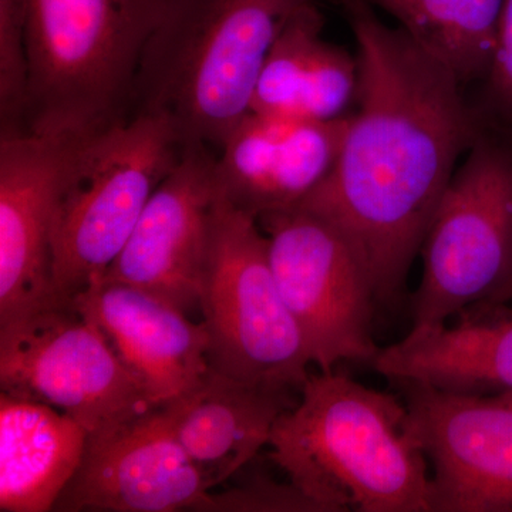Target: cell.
I'll use <instances>...</instances> for the list:
<instances>
[{
	"label": "cell",
	"instance_id": "cell-23",
	"mask_svg": "<svg viewBox=\"0 0 512 512\" xmlns=\"http://www.w3.org/2000/svg\"><path fill=\"white\" fill-rule=\"evenodd\" d=\"M488 301L494 302H511L512 301V276L508 279L507 284L500 289L493 298L488 299Z\"/></svg>",
	"mask_w": 512,
	"mask_h": 512
},
{
	"label": "cell",
	"instance_id": "cell-21",
	"mask_svg": "<svg viewBox=\"0 0 512 512\" xmlns=\"http://www.w3.org/2000/svg\"><path fill=\"white\" fill-rule=\"evenodd\" d=\"M29 0H0V127L2 134L25 131L28 107Z\"/></svg>",
	"mask_w": 512,
	"mask_h": 512
},
{
	"label": "cell",
	"instance_id": "cell-18",
	"mask_svg": "<svg viewBox=\"0 0 512 512\" xmlns=\"http://www.w3.org/2000/svg\"><path fill=\"white\" fill-rule=\"evenodd\" d=\"M322 30L313 0L295 10L266 57L251 111L319 123L349 116L359 64L356 56L323 39Z\"/></svg>",
	"mask_w": 512,
	"mask_h": 512
},
{
	"label": "cell",
	"instance_id": "cell-9",
	"mask_svg": "<svg viewBox=\"0 0 512 512\" xmlns=\"http://www.w3.org/2000/svg\"><path fill=\"white\" fill-rule=\"evenodd\" d=\"M282 298L301 329L313 366L372 365L375 286L362 256L338 227L305 208L258 220Z\"/></svg>",
	"mask_w": 512,
	"mask_h": 512
},
{
	"label": "cell",
	"instance_id": "cell-4",
	"mask_svg": "<svg viewBox=\"0 0 512 512\" xmlns=\"http://www.w3.org/2000/svg\"><path fill=\"white\" fill-rule=\"evenodd\" d=\"M173 0H29L25 131L82 136L130 113L138 67Z\"/></svg>",
	"mask_w": 512,
	"mask_h": 512
},
{
	"label": "cell",
	"instance_id": "cell-14",
	"mask_svg": "<svg viewBox=\"0 0 512 512\" xmlns=\"http://www.w3.org/2000/svg\"><path fill=\"white\" fill-rule=\"evenodd\" d=\"M348 117L319 123L249 111L217 156L222 194L256 220L301 207L338 160Z\"/></svg>",
	"mask_w": 512,
	"mask_h": 512
},
{
	"label": "cell",
	"instance_id": "cell-1",
	"mask_svg": "<svg viewBox=\"0 0 512 512\" xmlns=\"http://www.w3.org/2000/svg\"><path fill=\"white\" fill-rule=\"evenodd\" d=\"M343 3L359 64L357 110L332 171L301 208L345 234L369 269L377 303L393 306L458 161L483 130L450 70L384 25L372 6Z\"/></svg>",
	"mask_w": 512,
	"mask_h": 512
},
{
	"label": "cell",
	"instance_id": "cell-3",
	"mask_svg": "<svg viewBox=\"0 0 512 512\" xmlns=\"http://www.w3.org/2000/svg\"><path fill=\"white\" fill-rule=\"evenodd\" d=\"M306 2L173 0L144 50L128 114H157L184 146L220 150L251 111L276 39Z\"/></svg>",
	"mask_w": 512,
	"mask_h": 512
},
{
	"label": "cell",
	"instance_id": "cell-20",
	"mask_svg": "<svg viewBox=\"0 0 512 512\" xmlns=\"http://www.w3.org/2000/svg\"><path fill=\"white\" fill-rule=\"evenodd\" d=\"M399 28L461 84L485 79L505 0H362Z\"/></svg>",
	"mask_w": 512,
	"mask_h": 512
},
{
	"label": "cell",
	"instance_id": "cell-11",
	"mask_svg": "<svg viewBox=\"0 0 512 512\" xmlns=\"http://www.w3.org/2000/svg\"><path fill=\"white\" fill-rule=\"evenodd\" d=\"M53 511H227L175 436L164 404L89 437L82 466Z\"/></svg>",
	"mask_w": 512,
	"mask_h": 512
},
{
	"label": "cell",
	"instance_id": "cell-5",
	"mask_svg": "<svg viewBox=\"0 0 512 512\" xmlns=\"http://www.w3.org/2000/svg\"><path fill=\"white\" fill-rule=\"evenodd\" d=\"M184 147L170 121L150 113L128 114L73 137L60 173L50 237L60 302L72 303L103 281Z\"/></svg>",
	"mask_w": 512,
	"mask_h": 512
},
{
	"label": "cell",
	"instance_id": "cell-10",
	"mask_svg": "<svg viewBox=\"0 0 512 512\" xmlns=\"http://www.w3.org/2000/svg\"><path fill=\"white\" fill-rule=\"evenodd\" d=\"M396 387L410 434L429 461L431 512H512V392Z\"/></svg>",
	"mask_w": 512,
	"mask_h": 512
},
{
	"label": "cell",
	"instance_id": "cell-16",
	"mask_svg": "<svg viewBox=\"0 0 512 512\" xmlns=\"http://www.w3.org/2000/svg\"><path fill=\"white\" fill-rule=\"evenodd\" d=\"M370 366L394 386L423 384L464 396L512 392V308L480 301L447 322L412 326L380 348Z\"/></svg>",
	"mask_w": 512,
	"mask_h": 512
},
{
	"label": "cell",
	"instance_id": "cell-8",
	"mask_svg": "<svg viewBox=\"0 0 512 512\" xmlns=\"http://www.w3.org/2000/svg\"><path fill=\"white\" fill-rule=\"evenodd\" d=\"M0 389L67 414L89 437L157 407L72 303L0 326Z\"/></svg>",
	"mask_w": 512,
	"mask_h": 512
},
{
	"label": "cell",
	"instance_id": "cell-15",
	"mask_svg": "<svg viewBox=\"0 0 512 512\" xmlns=\"http://www.w3.org/2000/svg\"><path fill=\"white\" fill-rule=\"evenodd\" d=\"M93 320L156 406L200 384L208 370L207 328L160 296L116 282H100L73 299Z\"/></svg>",
	"mask_w": 512,
	"mask_h": 512
},
{
	"label": "cell",
	"instance_id": "cell-17",
	"mask_svg": "<svg viewBox=\"0 0 512 512\" xmlns=\"http://www.w3.org/2000/svg\"><path fill=\"white\" fill-rule=\"evenodd\" d=\"M289 393L210 369L191 392L164 407L175 436L212 490L268 447L276 419L293 404Z\"/></svg>",
	"mask_w": 512,
	"mask_h": 512
},
{
	"label": "cell",
	"instance_id": "cell-2",
	"mask_svg": "<svg viewBox=\"0 0 512 512\" xmlns=\"http://www.w3.org/2000/svg\"><path fill=\"white\" fill-rule=\"evenodd\" d=\"M301 393L276 419L268 457L319 512H431L403 397L335 370L309 373Z\"/></svg>",
	"mask_w": 512,
	"mask_h": 512
},
{
	"label": "cell",
	"instance_id": "cell-6",
	"mask_svg": "<svg viewBox=\"0 0 512 512\" xmlns=\"http://www.w3.org/2000/svg\"><path fill=\"white\" fill-rule=\"evenodd\" d=\"M215 372L268 389H301L308 345L282 298L258 220L220 195L200 291Z\"/></svg>",
	"mask_w": 512,
	"mask_h": 512
},
{
	"label": "cell",
	"instance_id": "cell-19",
	"mask_svg": "<svg viewBox=\"0 0 512 512\" xmlns=\"http://www.w3.org/2000/svg\"><path fill=\"white\" fill-rule=\"evenodd\" d=\"M87 443V431L67 414L0 392V511L55 510Z\"/></svg>",
	"mask_w": 512,
	"mask_h": 512
},
{
	"label": "cell",
	"instance_id": "cell-22",
	"mask_svg": "<svg viewBox=\"0 0 512 512\" xmlns=\"http://www.w3.org/2000/svg\"><path fill=\"white\" fill-rule=\"evenodd\" d=\"M495 109L512 121V0H505L487 77Z\"/></svg>",
	"mask_w": 512,
	"mask_h": 512
},
{
	"label": "cell",
	"instance_id": "cell-7",
	"mask_svg": "<svg viewBox=\"0 0 512 512\" xmlns=\"http://www.w3.org/2000/svg\"><path fill=\"white\" fill-rule=\"evenodd\" d=\"M410 299L413 326L447 322L488 301L512 276V150L484 136L467 153L434 212Z\"/></svg>",
	"mask_w": 512,
	"mask_h": 512
},
{
	"label": "cell",
	"instance_id": "cell-13",
	"mask_svg": "<svg viewBox=\"0 0 512 512\" xmlns=\"http://www.w3.org/2000/svg\"><path fill=\"white\" fill-rule=\"evenodd\" d=\"M73 137L29 131L0 136V326L62 305L50 237Z\"/></svg>",
	"mask_w": 512,
	"mask_h": 512
},
{
	"label": "cell",
	"instance_id": "cell-12",
	"mask_svg": "<svg viewBox=\"0 0 512 512\" xmlns=\"http://www.w3.org/2000/svg\"><path fill=\"white\" fill-rule=\"evenodd\" d=\"M220 195L217 154L204 144H187L101 282L143 289L187 313L200 309Z\"/></svg>",
	"mask_w": 512,
	"mask_h": 512
}]
</instances>
